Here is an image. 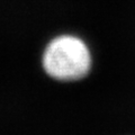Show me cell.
Here are the masks:
<instances>
[{
	"label": "cell",
	"instance_id": "1",
	"mask_svg": "<svg viewBox=\"0 0 135 135\" xmlns=\"http://www.w3.org/2000/svg\"><path fill=\"white\" fill-rule=\"evenodd\" d=\"M91 54L87 44L73 35H60L44 50L42 65L45 73L57 81H78L91 70Z\"/></svg>",
	"mask_w": 135,
	"mask_h": 135
}]
</instances>
